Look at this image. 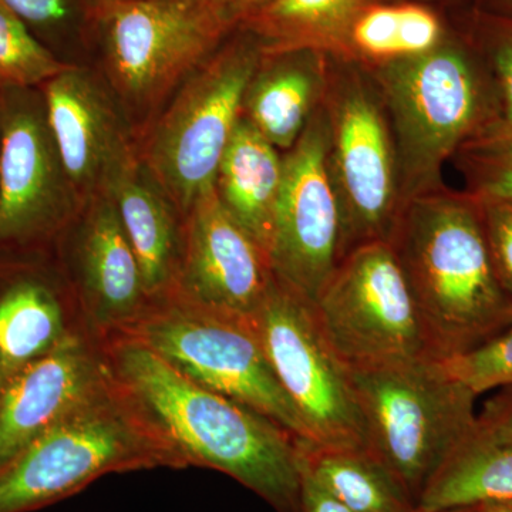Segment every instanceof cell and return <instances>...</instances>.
I'll return each mask as SVG.
<instances>
[{
    "mask_svg": "<svg viewBox=\"0 0 512 512\" xmlns=\"http://www.w3.org/2000/svg\"><path fill=\"white\" fill-rule=\"evenodd\" d=\"M47 123L80 200L90 201L138 157L113 97L99 80L70 66L42 86Z\"/></svg>",
    "mask_w": 512,
    "mask_h": 512,
    "instance_id": "cell-15",
    "label": "cell"
},
{
    "mask_svg": "<svg viewBox=\"0 0 512 512\" xmlns=\"http://www.w3.org/2000/svg\"><path fill=\"white\" fill-rule=\"evenodd\" d=\"M167 295L171 298L146 306L120 332L146 345L192 382L264 414L295 439L309 441L251 320L208 311L175 293Z\"/></svg>",
    "mask_w": 512,
    "mask_h": 512,
    "instance_id": "cell-6",
    "label": "cell"
},
{
    "mask_svg": "<svg viewBox=\"0 0 512 512\" xmlns=\"http://www.w3.org/2000/svg\"><path fill=\"white\" fill-rule=\"evenodd\" d=\"M362 0H271L251 16L262 55L313 49L348 35Z\"/></svg>",
    "mask_w": 512,
    "mask_h": 512,
    "instance_id": "cell-24",
    "label": "cell"
},
{
    "mask_svg": "<svg viewBox=\"0 0 512 512\" xmlns=\"http://www.w3.org/2000/svg\"><path fill=\"white\" fill-rule=\"evenodd\" d=\"M329 164L342 211L340 261L390 241L403 211L392 128L379 93L362 76H339L326 94Z\"/></svg>",
    "mask_w": 512,
    "mask_h": 512,
    "instance_id": "cell-11",
    "label": "cell"
},
{
    "mask_svg": "<svg viewBox=\"0 0 512 512\" xmlns=\"http://www.w3.org/2000/svg\"><path fill=\"white\" fill-rule=\"evenodd\" d=\"M242 104L245 117L275 148L291 150L320 106L328 84L325 63L315 49L266 55Z\"/></svg>",
    "mask_w": 512,
    "mask_h": 512,
    "instance_id": "cell-19",
    "label": "cell"
},
{
    "mask_svg": "<svg viewBox=\"0 0 512 512\" xmlns=\"http://www.w3.org/2000/svg\"><path fill=\"white\" fill-rule=\"evenodd\" d=\"M478 430L495 441L512 444V412L483 409L478 414Z\"/></svg>",
    "mask_w": 512,
    "mask_h": 512,
    "instance_id": "cell-33",
    "label": "cell"
},
{
    "mask_svg": "<svg viewBox=\"0 0 512 512\" xmlns=\"http://www.w3.org/2000/svg\"><path fill=\"white\" fill-rule=\"evenodd\" d=\"M94 15L111 86L137 110L167 99L210 59L229 28L208 0H121Z\"/></svg>",
    "mask_w": 512,
    "mask_h": 512,
    "instance_id": "cell-9",
    "label": "cell"
},
{
    "mask_svg": "<svg viewBox=\"0 0 512 512\" xmlns=\"http://www.w3.org/2000/svg\"><path fill=\"white\" fill-rule=\"evenodd\" d=\"M498 281L512 296V202L476 197Z\"/></svg>",
    "mask_w": 512,
    "mask_h": 512,
    "instance_id": "cell-29",
    "label": "cell"
},
{
    "mask_svg": "<svg viewBox=\"0 0 512 512\" xmlns=\"http://www.w3.org/2000/svg\"><path fill=\"white\" fill-rule=\"evenodd\" d=\"M349 35L363 56L384 63L436 49L441 26L433 13L419 6H377L359 13Z\"/></svg>",
    "mask_w": 512,
    "mask_h": 512,
    "instance_id": "cell-25",
    "label": "cell"
},
{
    "mask_svg": "<svg viewBox=\"0 0 512 512\" xmlns=\"http://www.w3.org/2000/svg\"><path fill=\"white\" fill-rule=\"evenodd\" d=\"M76 0H0L26 25L56 28L72 19Z\"/></svg>",
    "mask_w": 512,
    "mask_h": 512,
    "instance_id": "cell-31",
    "label": "cell"
},
{
    "mask_svg": "<svg viewBox=\"0 0 512 512\" xmlns=\"http://www.w3.org/2000/svg\"><path fill=\"white\" fill-rule=\"evenodd\" d=\"M70 66L57 59L19 16L0 3V90L37 89Z\"/></svg>",
    "mask_w": 512,
    "mask_h": 512,
    "instance_id": "cell-26",
    "label": "cell"
},
{
    "mask_svg": "<svg viewBox=\"0 0 512 512\" xmlns=\"http://www.w3.org/2000/svg\"><path fill=\"white\" fill-rule=\"evenodd\" d=\"M483 507L451 508V510H427L423 507H414L410 512H481Z\"/></svg>",
    "mask_w": 512,
    "mask_h": 512,
    "instance_id": "cell-36",
    "label": "cell"
},
{
    "mask_svg": "<svg viewBox=\"0 0 512 512\" xmlns=\"http://www.w3.org/2000/svg\"><path fill=\"white\" fill-rule=\"evenodd\" d=\"M261 60V46L248 42L212 55L178 87L148 137L140 161L184 217L215 190L222 156Z\"/></svg>",
    "mask_w": 512,
    "mask_h": 512,
    "instance_id": "cell-7",
    "label": "cell"
},
{
    "mask_svg": "<svg viewBox=\"0 0 512 512\" xmlns=\"http://www.w3.org/2000/svg\"><path fill=\"white\" fill-rule=\"evenodd\" d=\"M251 322L309 443L367 448L352 370L323 335L312 303L275 278Z\"/></svg>",
    "mask_w": 512,
    "mask_h": 512,
    "instance_id": "cell-10",
    "label": "cell"
},
{
    "mask_svg": "<svg viewBox=\"0 0 512 512\" xmlns=\"http://www.w3.org/2000/svg\"><path fill=\"white\" fill-rule=\"evenodd\" d=\"M512 501V444L477 429L431 477L417 507L427 510L480 507Z\"/></svg>",
    "mask_w": 512,
    "mask_h": 512,
    "instance_id": "cell-23",
    "label": "cell"
},
{
    "mask_svg": "<svg viewBox=\"0 0 512 512\" xmlns=\"http://www.w3.org/2000/svg\"><path fill=\"white\" fill-rule=\"evenodd\" d=\"M82 204L37 89L0 90V251L55 235Z\"/></svg>",
    "mask_w": 512,
    "mask_h": 512,
    "instance_id": "cell-13",
    "label": "cell"
},
{
    "mask_svg": "<svg viewBox=\"0 0 512 512\" xmlns=\"http://www.w3.org/2000/svg\"><path fill=\"white\" fill-rule=\"evenodd\" d=\"M184 468V461L113 382L0 470V512L39 510L110 473Z\"/></svg>",
    "mask_w": 512,
    "mask_h": 512,
    "instance_id": "cell-4",
    "label": "cell"
},
{
    "mask_svg": "<svg viewBox=\"0 0 512 512\" xmlns=\"http://www.w3.org/2000/svg\"><path fill=\"white\" fill-rule=\"evenodd\" d=\"M441 362L477 396L512 386V326L490 342Z\"/></svg>",
    "mask_w": 512,
    "mask_h": 512,
    "instance_id": "cell-28",
    "label": "cell"
},
{
    "mask_svg": "<svg viewBox=\"0 0 512 512\" xmlns=\"http://www.w3.org/2000/svg\"><path fill=\"white\" fill-rule=\"evenodd\" d=\"M72 332L49 276L35 266H0V393Z\"/></svg>",
    "mask_w": 512,
    "mask_h": 512,
    "instance_id": "cell-18",
    "label": "cell"
},
{
    "mask_svg": "<svg viewBox=\"0 0 512 512\" xmlns=\"http://www.w3.org/2000/svg\"><path fill=\"white\" fill-rule=\"evenodd\" d=\"M171 293L208 311L252 320L274 284L264 249L222 207L215 190L185 215Z\"/></svg>",
    "mask_w": 512,
    "mask_h": 512,
    "instance_id": "cell-14",
    "label": "cell"
},
{
    "mask_svg": "<svg viewBox=\"0 0 512 512\" xmlns=\"http://www.w3.org/2000/svg\"><path fill=\"white\" fill-rule=\"evenodd\" d=\"M121 2V0H87L90 8H92L93 12L104 8V6L113 5V3Z\"/></svg>",
    "mask_w": 512,
    "mask_h": 512,
    "instance_id": "cell-38",
    "label": "cell"
},
{
    "mask_svg": "<svg viewBox=\"0 0 512 512\" xmlns=\"http://www.w3.org/2000/svg\"><path fill=\"white\" fill-rule=\"evenodd\" d=\"M490 64L488 77L494 90L497 116L485 133L512 134V29L495 39L490 49Z\"/></svg>",
    "mask_w": 512,
    "mask_h": 512,
    "instance_id": "cell-30",
    "label": "cell"
},
{
    "mask_svg": "<svg viewBox=\"0 0 512 512\" xmlns=\"http://www.w3.org/2000/svg\"><path fill=\"white\" fill-rule=\"evenodd\" d=\"M299 466L353 512H410L403 485L366 447H325L296 439Z\"/></svg>",
    "mask_w": 512,
    "mask_h": 512,
    "instance_id": "cell-22",
    "label": "cell"
},
{
    "mask_svg": "<svg viewBox=\"0 0 512 512\" xmlns=\"http://www.w3.org/2000/svg\"><path fill=\"white\" fill-rule=\"evenodd\" d=\"M484 409L503 410V412H512V386L500 389V393L494 396Z\"/></svg>",
    "mask_w": 512,
    "mask_h": 512,
    "instance_id": "cell-35",
    "label": "cell"
},
{
    "mask_svg": "<svg viewBox=\"0 0 512 512\" xmlns=\"http://www.w3.org/2000/svg\"><path fill=\"white\" fill-rule=\"evenodd\" d=\"M113 382L109 362L76 332L0 393V470Z\"/></svg>",
    "mask_w": 512,
    "mask_h": 512,
    "instance_id": "cell-16",
    "label": "cell"
},
{
    "mask_svg": "<svg viewBox=\"0 0 512 512\" xmlns=\"http://www.w3.org/2000/svg\"><path fill=\"white\" fill-rule=\"evenodd\" d=\"M390 244L412 289L433 355H464L512 326L471 194L431 191L403 207Z\"/></svg>",
    "mask_w": 512,
    "mask_h": 512,
    "instance_id": "cell-2",
    "label": "cell"
},
{
    "mask_svg": "<svg viewBox=\"0 0 512 512\" xmlns=\"http://www.w3.org/2000/svg\"><path fill=\"white\" fill-rule=\"evenodd\" d=\"M328 110L320 104L284 157L268 259L276 281L315 305L340 262L342 211L329 164Z\"/></svg>",
    "mask_w": 512,
    "mask_h": 512,
    "instance_id": "cell-12",
    "label": "cell"
},
{
    "mask_svg": "<svg viewBox=\"0 0 512 512\" xmlns=\"http://www.w3.org/2000/svg\"><path fill=\"white\" fill-rule=\"evenodd\" d=\"M352 370L367 448L414 504L448 456L477 429V394L434 357Z\"/></svg>",
    "mask_w": 512,
    "mask_h": 512,
    "instance_id": "cell-5",
    "label": "cell"
},
{
    "mask_svg": "<svg viewBox=\"0 0 512 512\" xmlns=\"http://www.w3.org/2000/svg\"><path fill=\"white\" fill-rule=\"evenodd\" d=\"M109 366L151 426L187 466L221 471L278 512H298L296 439L245 404L192 382L136 339L114 340Z\"/></svg>",
    "mask_w": 512,
    "mask_h": 512,
    "instance_id": "cell-1",
    "label": "cell"
},
{
    "mask_svg": "<svg viewBox=\"0 0 512 512\" xmlns=\"http://www.w3.org/2000/svg\"><path fill=\"white\" fill-rule=\"evenodd\" d=\"M313 308L323 335L350 369L437 359L389 241L349 252Z\"/></svg>",
    "mask_w": 512,
    "mask_h": 512,
    "instance_id": "cell-8",
    "label": "cell"
},
{
    "mask_svg": "<svg viewBox=\"0 0 512 512\" xmlns=\"http://www.w3.org/2000/svg\"><path fill=\"white\" fill-rule=\"evenodd\" d=\"M284 158L241 116L218 168L215 194L228 214L268 255Z\"/></svg>",
    "mask_w": 512,
    "mask_h": 512,
    "instance_id": "cell-21",
    "label": "cell"
},
{
    "mask_svg": "<svg viewBox=\"0 0 512 512\" xmlns=\"http://www.w3.org/2000/svg\"><path fill=\"white\" fill-rule=\"evenodd\" d=\"M119 212L121 224L140 264L148 299L173 291L183 232L177 208L158 187L140 158L127 167L107 188Z\"/></svg>",
    "mask_w": 512,
    "mask_h": 512,
    "instance_id": "cell-20",
    "label": "cell"
},
{
    "mask_svg": "<svg viewBox=\"0 0 512 512\" xmlns=\"http://www.w3.org/2000/svg\"><path fill=\"white\" fill-rule=\"evenodd\" d=\"M89 204L77 245L84 299L97 325L119 330L147 306L143 275L113 200L100 194Z\"/></svg>",
    "mask_w": 512,
    "mask_h": 512,
    "instance_id": "cell-17",
    "label": "cell"
},
{
    "mask_svg": "<svg viewBox=\"0 0 512 512\" xmlns=\"http://www.w3.org/2000/svg\"><path fill=\"white\" fill-rule=\"evenodd\" d=\"M299 463V461H298ZM298 512H353L299 466Z\"/></svg>",
    "mask_w": 512,
    "mask_h": 512,
    "instance_id": "cell-32",
    "label": "cell"
},
{
    "mask_svg": "<svg viewBox=\"0 0 512 512\" xmlns=\"http://www.w3.org/2000/svg\"><path fill=\"white\" fill-rule=\"evenodd\" d=\"M375 82L392 128L404 207L436 190L444 161L493 126L494 90L476 62L450 45L379 63Z\"/></svg>",
    "mask_w": 512,
    "mask_h": 512,
    "instance_id": "cell-3",
    "label": "cell"
},
{
    "mask_svg": "<svg viewBox=\"0 0 512 512\" xmlns=\"http://www.w3.org/2000/svg\"><path fill=\"white\" fill-rule=\"evenodd\" d=\"M481 507H483L481 512H512V501H507V503L481 505Z\"/></svg>",
    "mask_w": 512,
    "mask_h": 512,
    "instance_id": "cell-37",
    "label": "cell"
},
{
    "mask_svg": "<svg viewBox=\"0 0 512 512\" xmlns=\"http://www.w3.org/2000/svg\"><path fill=\"white\" fill-rule=\"evenodd\" d=\"M215 12L227 25L242 16H254L258 10L268 5L271 0H208Z\"/></svg>",
    "mask_w": 512,
    "mask_h": 512,
    "instance_id": "cell-34",
    "label": "cell"
},
{
    "mask_svg": "<svg viewBox=\"0 0 512 512\" xmlns=\"http://www.w3.org/2000/svg\"><path fill=\"white\" fill-rule=\"evenodd\" d=\"M457 153L471 195L512 202V134L485 133Z\"/></svg>",
    "mask_w": 512,
    "mask_h": 512,
    "instance_id": "cell-27",
    "label": "cell"
}]
</instances>
